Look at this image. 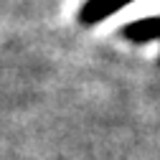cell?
Wrapping results in <instances>:
<instances>
[{"label":"cell","mask_w":160,"mask_h":160,"mask_svg":"<svg viewBox=\"0 0 160 160\" xmlns=\"http://www.w3.org/2000/svg\"><path fill=\"white\" fill-rule=\"evenodd\" d=\"M130 0H89L87 8L79 13V18H82L84 23H97V21H102V18L112 15L114 10H119L122 5H127Z\"/></svg>","instance_id":"1"}]
</instances>
